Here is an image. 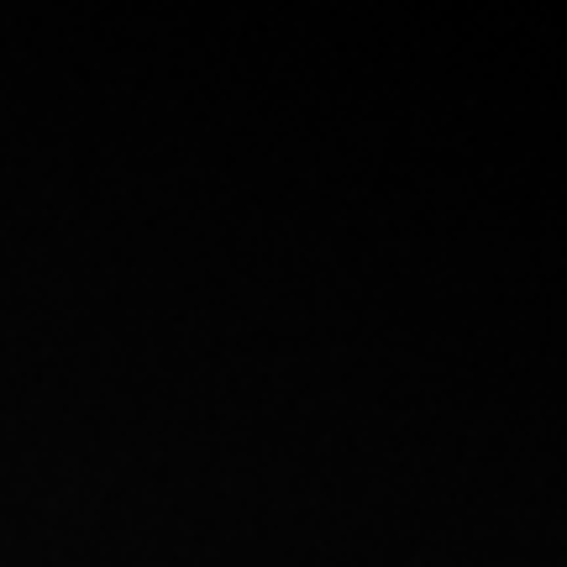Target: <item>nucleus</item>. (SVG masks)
<instances>
[]
</instances>
